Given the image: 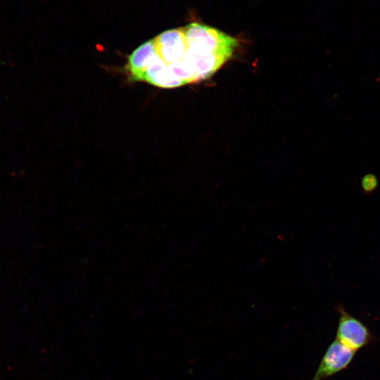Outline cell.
I'll return each instance as SVG.
<instances>
[{
  "label": "cell",
  "mask_w": 380,
  "mask_h": 380,
  "mask_svg": "<svg viewBox=\"0 0 380 380\" xmlns=\"http://www.w3.org/2000/svg\"><path fill=\"white\" fill-rule=\"evenodd\" d=\"M378 185V178L372 173H368L364 175L361 179V186L365 194H372L376 190Z\"/></svg>",
  "instance_id": "obj_4"
},
{
  "label": "cell",
  "mask_w": 380,
  "mask_h": 380,
  "mask_svg": "<svg viewBox=\"0 0 380 380\" xmlns=\"http://www.w3.org/2000/svg\"><path fill=\"white\" fill-rule=\"evenodd\" d=\"M355 351L335 339L328 347L311 380H324L346 369Z\"/></svg>",
  "instance_id": "obj_2"
},
{
  "label": "cell",
  "mask_w": 380,
  "mask_h": 380,
  "mask_svg": "<svg viewBox=\"0 0 380 380\" xmlns=\"http://www.w3.org/2000/svg\"><path fill=\"white\" fill-rule=\"evenodd\" d=\"M336 309L339 315L336 339L355 352L374 341L367 327L346 311L341 304Z\"/></svg>",
  "instance_id": "obj_1"
},
{
  "label": "cell",
  "mask_w": 380,
  "mask_h": 380,
  "mask_svg": "<svg viewBox=\"0 0 380 380\" xmlns=\"http://www.w3.org/2000/svg\"><path fill=\"white\" fill-rule=\"evenodd\" d=\"M155 55L153 40L151 39L141 44L128 56L125 69L132 81L140 82L144 70Z\"/></svg>",
  "instance_id": "obj_3"
}]
</instances>
